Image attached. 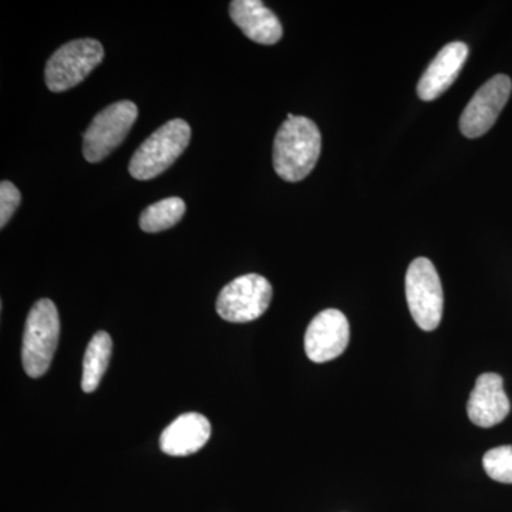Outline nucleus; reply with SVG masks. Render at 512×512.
<instances>
[{
    "mask_svg": "<svg viewBox=\"0 0 512 512\" xmlns=\"http://www.w3.org/2000/svg\"><path fill=\"white\" fill-rule=\"evenodd\" d=\"M322 136L306 117H292L282 124L274 141V168L282 180L298 183L312 173L320 156Z\"/></svg>",
    "mask_w": 512,
    "mask_h": 512,
    "instance_id": "1",
    "label": "nucleus"
},
{
    "mask_svg": "<svg viewBox=\"0 0 512 512\" xmlns=\"http://www.w3.org/2000/svg\"><path fill=\"white\" fill-rule=\"evenodd\" d=\"M272 301V286L258 274L239 276L222 288L217 299V312L232 323H248L261 318Z\"/></svg>",
    "mask_w": 512,
    "mask_h": 512,
    "instance_id": "7",
    "label": "nucleus"
},
{
    "mask_svg": "<svg viewBox=\"0 0 512 512\" xmlns=\"http://www.w3.org/2000/svg\"><path fill=\"white\" fill-rule=\"evenodd\" d=\"M191 140V127L183 119H174L154 131L138 147L128 171L136 180H153L171 167L184 153Z\"/></svg>",
    "mask_w": 512,
    "mask_h": 512,
    "instance_id": "2",
    "label": "nucleus"
},
{
    "mask_svg": "<svg viewBox=\"0 0 512 512\" xmlns=\"http://www.w3.org/2000/svg\"><path fill=\"white\" fill-rule=\"evenodd\" d=\"M229 15L242 33L259 45H275L284 35L278 16L261 0H234Z\"/></svg>",
    "mask_w": 512,
    "mask_h": 512,
    "instance_id": "12",
    "label": "nucleus"
},
{
    "mask_svg": "<svg viewBox=\"0 0 512 512\" xmlns=\"http://www.w3.org/2000/svg\"><path fill=\"white\" fill-rule=\"evenodd\" d=\"M113 340L109 333L100 330L90 340L83 359L82 389L93 393L99 387L107 367H109Z\"/></svg>",
    "mask_w": 512,
    "mask_h": 512,
    "instance_id": "14",
    "label": "nucleus"
},
{
    "mask_svg": "<svg viewBox=\"0 0 512 512\" xmlns=\"http://www.w3.org/2000/svg\"><path fill=\"white\" fill-rule=\"evenodd\" d=\"M468 57V46L463 42L448 43L434 57L426 72L417 84V94L421 100H436L456 82L458 74Z\"/></svg>",
    "mask_w": 512,
    "mask_h": 512,
    "instance_id": "11",
    "label": "nucleus"
},
{
    "mask_svg": "<svg viewBox=\"0 0 512 512\" xmlns=\"http://www.w3.org/2000/svg\"><path fill=\"white\" fill-rule=\"evenodd\" d=\"M406 298L420 329L431 332L439 328L443 318V286L430 259L416 258L410 264L406 274Z\"/></svg>",
    "mask_w": 512,
    "mask_h": 512,
    "instance_id": "5",
    "label": "nucleus"
},
{
    "mask_svg": "<svg viewBox=\"0 0 512 512\" xmlns=\"http://www.w3.org/2000/svg\"><path fill=\"white\" fill-rule=\"evenodd\" d=\"M104 59V47L96 39H77L57 49L46 64L47 89L62 93L83 82Z\"/></svg>",
    "mask_w": 512,
    "mask_h": 512,
    "instance_id": "4",
    "label": "nucleus"
},
{
    "mask_svg": "<svg viewBox=\"0 0 512 512\" xmlns=\"http://www.w3.org/2000/svg\"><path fill=\"white\" fill-rule=\"evenodd\" d=\"M60 318L55 303L40 299L30 309L22 343V363L26 375L37 379L52 365L59 345Z\"/></svg>",
    "mask_w": 512,
    "mask_h": 512,
    "instance_id": "3",
    "label": "nucleus"
},
{
    "mask_svg": "<svg viewBox=\"0 0 512 512\" xmlns=\"http://www.w3.org/2000/svg\"><path fill=\"white\" fill-rule=\"evenodd\" d=\"M185 210L187 207L181 198H165L141 212L140 228L147 234H156V232L173 228L184 217Z\"/></svg>",
    "mask_w": 512,
    "mask_h": 512,
    "instance_id": "15",
    "label": "nucleus"
},
{
    "mask_svg": "<svg viewBox=\"0 0 512 512\" xmlns=\"http://www.w3.org/2000/svg\"><path fill=\"white\" fill-rule=\"evenodd\" d=\"M350 326L338 309H326L309 323L305 333L306 356L315 363L336 359L348 348Z\"/></svg>",
    "mask_w": 512,
    "mask_h": 512,
    "instance_id": "9",
    "label": "nucleus"
},
{
    "mask_svg": "<svg viewBox=\"0 0 512 512\" xmlns=\"http://www.w3.org/2000/svg\"><path fill=\"white\" fill-rule=\"evenodd\" d=\"M511 404L504 390L503 377L497 373H484L467 403L468 419L478 427L490 429L510 414Z\"/></svg>",
    "mask_w": 512,
    "mask_h": 512,
    "instance_id": "10",
    "label": "nucleus"
},
{
    "mask_svg": "<svg viewBox=\"0 0 512 512\" xmlns=\"http://www.w3.org/2000/svg\"><path fill=\"white\" fill-rule=\"evenodd\" d=\"M138 109L130 100L117 101L101 110L83 134V156L89 163H100L126 140L136 123Z\"/></svg>",
    "mask_w": 512,
    "mask_h": 512,
    "instance_id": "6",
    "label": "nucleus"
},
{
    "mask_svg": "<svg viewBox=\"0 0 512 512\" xmlns=\"http://www.w3.org/2000/svg\"><path fill=\"white\" fill-rule=\"evenodd\" d=\"M483 466L488 477L503 484H512V446L491 448L485 453Z\"/></svg>",
    "mask_w": 512,
    "mask_h": 512,
    "instance_id": "16",
    "label": "nucleus"
},
{
    "mask_svg": "<svg viewBox=\"0 0 512 512\" xmlns=\"http://www.w3.org/2000/svg\"><path fill=\"white\" fill-rule=\"evenodd\" d=\"M211 433L207 417L200 413L181 414L161 433L160 447L168 456H191L208 443Z\"/></svg>",
    "mask_w": 512,
    "mask_h": 512,
    "instance_id": "13",
    "label": "nucleus"
},
{
    "mask_svg": "<svg viewBox=\"0 0 512 512\" xmlns=\"http://www.w3.org/2000/svg\"><path fill=\"white\" fill-rule=\"evenodd\" d=\"M22 195L15 184L2 181L0 184V227L5 228L18 210Z\"/></svg>",
    "mask_w": 512,
    "mask_h": 512,
    "instance_id": "17",
    "label": "nucleus"
},
{
    "mask_svg": "<svg viewBox=\"0 0 512 512\" xmlns=\"http://www.w3.org/2000/svg\"><path fill=\"white\" fill-rule=\"evenodd\" d=\"M511 92L512 82L505 74H497L483 84L461 114V133L468 138L484 136L494 126Z\"/></svg>",
    "mask_w": 512,
    "mask_h": 512,
    "instance_id": "8",
    "label": "nucleus"
}]
</instances>
